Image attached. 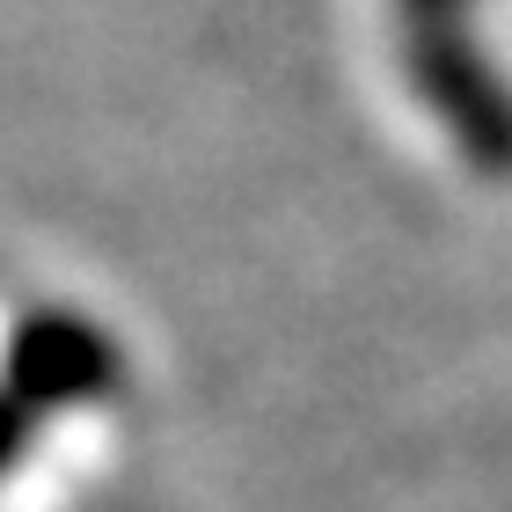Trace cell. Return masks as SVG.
<instances>
[{
	"mask_svg": "<svg viewBox=\"0 0 512 512\" xmlns=\"http://www.w3.org/2000/svg\"><path fill=\"white\" fill-rule=\"evenodd\" d=\"M403 15V66L425 110L461 139L483 176H512V96L476 52L469 0H395Z\"/></svg>",
	"mask_w": 512,
	"mask_h": 512,
	"instance_id": "obj_1",
	"label": "cell"
},
{
	"mask_svg": "<svg viewBox=\"0 0 512 512\" xmlns=\"http://www.w3.org/2000/svg\"><path fill=\"white\" fill-rule=\"evenodd\" d=\"M110 381H118V352L88 322L44 308L8 330V395H22L30 410L96 403V395H110Z\"/></svg>",
	"mask_w": 512,
	"mask_h": 512,
	"instance_id": "obj_2",
	"label": "cell"
},
{
	"mask_svg": "<svg viewBox=\"0 0 512 512\" xmlns=\"http://www.w3.org/2000/svg\"><path fill=\"white\" fill-rule=\"evenodd\" d=\"M30 425H37V410L22 403V395H8L0 388V476L22 461V447H30Z\"/></svg>",
	"mask_w": 512,
	"mask_h": 512,
	"instance_id": "obj_3",
	"label": "cell"
}]
</instances>
